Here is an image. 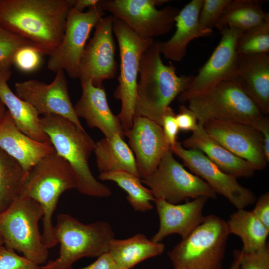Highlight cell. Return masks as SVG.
Instances as JSON below:
<instances>
[{"label": "cell", "mask_w": 269, "mask_h": 269, "mask_svg": "<svg viewBox=\"0 0 269 269\" xmlns=\"http://www.w3.org/2000/svg\"><path fill=\"white\" fill-rule=\"evenodd\" d=\"M231 80L254 101L266 116L269 114V55H238Z\"/></svg>", "instance_id": "21"}, {"label": "cell", "mask_w": 269, "mask_h": 269, "mask_svg": "<svg viewBox=\"0 0 269 269\" xmlns=\"http://www.w3.org/2000/svg\"><path fill=\"white\" fill-rule=\"evenodd\" d=\"M220 32L221 38L219 44L193 77L188 88L178 95L179 103L183 104L192 96L222 81L231 79L238 56L237 42L243 32L234 28H226Z\"/></svg>", "instance_id": "16"}, {"label": "cell", "mask_w": 269, "mask_h": 269, "mask_svg": "<svg viewBox=\"0 0 269 269\" xmlns=\"http://www.w3.org/2000/svg\"><path fill=\"white\" fill-rule=\"evenodd\" d=\"M94 152L100 173L125 171L140 177L135 158L120 135L102 138L95 143Z\"/></svg>", "instance_id": "27"}, {"label": "cell", "mask_w": 269, "mask_h": 269, "mask_svg": "<svg viewBox=\"0 0 269 269\" xmlns=\"http://www.w3.org/2000/svg\"><path fill=\"white\" fill-rule=\"evenodd\" d=\"M105 12L98 5L80 12L72 8L67 17L62 40L49 56L48 68L55 72L65 71L72 78H79L81 60L90 33Z\"/></svg>", "instance_id": "12"}, {"label": "cell", "mask_w": 269, "mask_h": 269, "mask_svg": "<svg viewBox=\"0 0 269 269\" xmlns=\"http://www.w3.org/2000/svg\"><path fill=\"white\" fill-rule=\"evenodd\" d=\"M155 198H162L172 204L205 197L215 199L216 193L203 179L186 170L173 157L170 149L161 159L156 170L141 179Z\"/></svg>", "instance_id": "11"}, {"label": "cell", "mask_w": 269, "mask_h": 269, "mask_svg": "<svg viewBox=\"0 0 269 269\" xmlns=\"http://www.w3.org/2000/svg\"><path fill=\"white\" fill-rule=\"evenodd\" d=\"M76 188V182L69 163L56 152L41 159L26 174L20 196L30 198L42 207L43 244L48 249L58 243L54 234L52 215L61 195Z\"/></svg>", "instance_id": "4"}, {"label": "cell", "mask_w": 269, "mask_h": 269, "mask_svg": "<svg viewBox=\"0 0 269 269\" xmlns=\"http://www.w3.org/2000/svg\"><path fill=\"white\" fill-rule=\"evenodd\" d=\"M0 148L20 164L25 176L41 159L55 152L50 142H39L23 133L7 110L0 123Z\"/></svg>", "instance_id": "23"}, {"label": "cell", "mask_w": 269, "mask_h": 269, "mask_svg": "<svg viewBox=\"0 0 269 269\" xmlns=\"http://www.w3.org/2000/svg\"><path fill=\"white\" fill-rule=\"evenodd\" d=\"M167 0H100L99 5L114 17L124 22L142 38L152 39L168 33L175 24L180 10L168 6L156 7Z\"/></svg>", "instance_id": "10"}, {"label": "cell", "mask_w": 269, "mask_h": 269, "mask_svg": "<svg viewBox=\"0 0 269 269\" xmlns=\"http://www.w3.org/2000/svg\"><path fill=\"white\" fill-rule=\"evenodd\" d=\"M206 132L232 153L251 164L255 170L266 168L263 150V135L248 124L210 120L203 124Z\"/></svg>", "instance_id": "14"}, {"label": "cell", "mask_w": 269, "mask_h": 269, "mask_svg": "<svg viewBox=\"0 0 269 269\" xmlns=\"http://www.w3.org/2000/svg\"><path fill=\"white\" fill-rule=\"evenodd\" d=\"M176 120L179 130L193 132L198 128V122L195 114L184 105L179 107Z\"/></svg>", "instance_id": "39"}, {"label": "cell", "mask_w": 269, "mask_h": 269, "mask_svg": "<svg viewBox=\"0 0 269 269\" xmlns=\"http://www.w3.org/2000/svg\"><path fill=\"white\" fill-rule=\"evenodd\" d=\"M227 223L230 234L241 238L243 252H254L268 243L267 239L269 229L254 216L251 211L237 209L230 216Z\"/></svg>", "instance_id": "29"}, {"label": "cell", "mask_w": 269, "mask_h": 269, "mask_svg": "<svg viewBox=\"0 0 269 269\" xmlns=\"http://www.w3.org/2000/svg\"><path fill=\"white\" fill-rule=\"evenodd\" d=\"M230 234L227 221L213 214L168 253L174 269H222Z\"/></svg>", "instance_id": "7"}, {"label": "cell", "mask_w": 269, "mask_h": 269, "mask_svg": "<svg viewBox=\"0 0 269 269\" xmlns=\"http://www.w3.org/2000/svg\"><path fill=\"white\" fill-rule=\"evenodd\" d=\"M41 127L48 136L56 153L70 165L76 188L82 194L95 197L111 195L110 189L93 175L88 164L95 143L83 127L57 115L40 117Z\"/></svg>", "instance_id": "3"}, {"label": "cell", "mask_w": 269, "mask_h": 269, "mask_svg": "<svg viewBox=\"0 0 269 269\" xmlns=\"http://www.w3.org/2000/svg\"><path fill=\"white\" fill-rule=\"evenodd\" d=\"M203 0H192L181 10L175 19L176 30L166 41H157L159 51L164 57L180 62L185 57L187 47L193 40L212 34V29L202 27L199 22V15Z\"/></svg>", "instance_id": "22"}, {"label": "cell", "mask_w": 269, "mask_h": 269, "mask_svg": "<svg viewBox=\"0 0 269 269\" xmlns=\"http://www.w3.org/2000/svg\"><path fill=\"white\" fill-rule=\"evenodd\" d=\"M113 32L118 43L120 57L118 85L114 96L121 102L117 117L125 132L131 128L135 114L141 58L154 40L140 37L124 22L114 17Z\"/></svg>", "instance_id": "9"}, {"label": "cell", "mask_w": 269, "mask_h": 269, "mask_svg": "<svg viewBox=\"0 0 269 269\" xmlns=\"http://www.w3.org/2000/svg\"><path fill=\"white\" fill-rule=\"evenodd\" d=\"M236 50L238 55L269 53V18L261 24L242 32Z\"/></svg>", "instance_id": "32"}, {"label": "cell", "mask_w": 269, "mask_h": 269, "mask_svg": "<svg viewBox=\"0 0 269 269\" xmlns=\"http://www.w3.org/2000/svg\"><path fill=\"white\" fill-rule=\"evenodd\" d=\"M24 177L20 164L0 148V213L20 196Z\"/></svg>", "instance_id": "31"}, {"label": "cell", "mask_w": 269, "mask_h": 269, "mask_svg": "<svg viewBox=\"0 0 269 269\" xmlns=\"http://www.w3.org/2000/svg\"><path fill=\"white\" fill-rule=\"evenodd\" d=\"M188 107L203 125L207 121H231L249 125L258 131L269 119L234 81H222L191 97Z\"/></svg>", "instance_id": "5"}, {"label": "cell", "mask_w": 269, "mask_h": 269, "mask_svg": "<svg viewBox=\"0 0 269 269\" xmlns=\"http://www.w3.org/2000/svg\"><path fill=\"white\" fill-rule=\"evenodd\" d=\"M7 112L5 105L0 100V123L5 118Z\"/></svg>", "instance_id": "45"}, {"label": "cell", "mask_w": 269, "mask_h": 269, "mask_svg": "<svg viewBox=\"0 0 269 269\" xmlns=\"http://www.w3.org/2000/svg\"><path fill=\"white\" fill-rule=\"evenodd\" d=\"M264 0H231L215 27L219 32L234 28L244 32L269 18L262 8Z\"/></svg>", "instance_id": "28"}, {"label": "cell", "mask_w": 269, "mask_h": 269, "mask_svg": "<svg viewBox=\"0 0 269 269\" xmlns=\"http://www.w3.org/2000/svg\"><path fill=\"white\" fill-rule=\"evenodd\" d=\"M98 177L114 182L124 190L127 201L135 211L145 212L153 209L155 197L151 190L142 185L140 177L125 171L100 173Z\"/></svg>", "instance_id": "30"}, {"label": "cell", "mask_w": 269, "mask_h": 269, "mask_svg": "<svg viewBox=\"0 0 269 269\" xmlns=\"http://www.w3.org/2000/svg\"><path fill=\"white\" fill-rule=\"evenodd\" d=\"M170 150L182 160L192 173L203 179L216 194L224 196L237 209H245L255 202V195L250 189L241 185L235 177L221 170L201 151L186 149L178 141Z\"/></svg>", "instance_id": "13"}, {"label": "cell", "mask_w": 269, "mask_h": 269, "mask_svg": "<svg viewBox=\"0 0 269 269\" xmlns=\"http://www.w3.org/2000/svg\"><path fill=\"white\" fill-rule=\"evenodd\" d=\"M208 198L200 197L185 203L172 204L162 198H155L159 227L152 240L161 241L169 235L177 234L182 239L188 236L204 219L203 209Z\"/></svg>", "instance_id": "19"}, {"label": "cell", "mask_w": 269, "mask_h": 269, "mask_svg": "<svg viewBox=\"0 0 269 269\" xmlns=\"http://www.w3.org/2000/svg\"><path fill=\"white\" fill-rule=\"evenodd\" d=\"M3 245V241L1 236L0 235V247Z\"/></svg>", "instance_id": "46"}, {"label": "cell", "mask_w": 269, "mask_h": 269, "mask_svg": "<svg viewBox=\"0 0 269 269\" xmlns=\"http://www.w3.org/2000/svg\"><path fill=\"white\" fill-rule=\"evenodd\" d=\"M78 269H120L117 264L107 252L97 257L90 265Z\"/></svg>", "instance_id": "41"}, {"label": "cell", "mask_w": 269, "mask_h": 269, "mask_svg": "<svg viewBox=\"0 0 269 269\" xmlns=\"http://www.w3.org/2000/svg\"><path fill=\"white\" fill-rule=\"evenodd\" d=\"M0 269H41L39 265L4 245L0 247Z\"/></svg>", "instance_id": "36"}, {"label": "cell", "mask_w": 269, "mask_h": 269, "mask_svg": "<svg viewBox=\"0 0 269 269\" xmlns=\"http://www.w3.org/2000/svg\"><path fill=\"white\" fill-rule=\"evenodd\" d=\"M10 77L0 73V100L7 107L16 126L23 133L39 142H50L41 127L40 117L36 110L19 98L9 88L7 82Z\"/></svg>", "instance_id": "25"}, {"label": "cell", "mask_w": 269, "mask_h": 269, "mask_svg": "<svg viewBox=\"0 0 269 269\" xmlns=\"http://www.w3.org/2000/svg\"><path fill=\"white\" fill-rule=\"evenodd\" d=\"M43 215L38 202L21 195L0 213V235L3 245L39 265L46 263L49 254L39 229Z\"/></svg>", "instance_id": "8"}, {"label": "cell", "mask_w": 269, "mask_h": 269, "mask_svg": "<svg viewBox=\"0 0 269 269\" xmlns=\"http://www.w3.org/2000/svg\"><path fill=\"white\" fill-rule=\"evenodd\" d=\"M40 53L31 45L19 49L14 55L13 65L22 71L29 72L37 69L41 62Z\"/></svg>", "instance_id": "35"}, {"label": "cell", "mask_w": 269, "mask_h": 269, "mask_svg": "<svg viewBox=\"0 0 269 269\" xmlns=\"http://www.w3.org/2000/svg\"><path fill=\"white\" fill-rule=\"evenodd\" d=\"M124 136L135 153L141 179L151 175L170 149L161 126L144 117L134 116L131 128L124 132Z\"/></svg>", "instance_id": "18"}, {"label": "cell", "mask_w": 269, "mask_h": 269, "mask_svg": "<svg viewBox=\"0 0 269 269\" xmlns=\"http://www.w3.org/2000/svg\"><path fill=\"white\" fill-rule=\"evenodd\" d=\"M139 74L134 116L147 118L161 126L170 104L188 88L194 76H179L172 62L164 64L157 41L143 54Z\"/></svg>", "instance_id": "2"}, {"label": "cell", "mask_w": 269, "mask_h": 269, "mask_svg": "<svg viewBox=\"0 0 269 269\" xmlns=\"http://www.w3.org/2000/svg\"><path fill=\"white\" fill-rule=\"evenodd\" d=\"M27 45L31 44L0 25V73L11 76L15 54L21 47Z\"/></svg>", "instance_id": "33"}, {"label": "cell", "mask_w": 269, "mask_h": 269, "mask_svg": "<svg viewBox=\"0 0 269 269\" xmlns=\"http://www.w3.org/2000/svg\"><path fill=\"white\" fill-rule=\"evenodd\" d=\"M164 249L162 243L138 233L125 239H113L108 252L120 269H131L144 260L161 255Z\"/></svg>", "instance_id": "26"}, {"label": "cell", "mask_w": 269, "mask_h": 269, "mask_svg": "<svg viewBox=\"0 0 269 269\" xmlns=\"http://www.w3.org/2000/svg\"><path fill=\"white\" fill-rule=\"evenodd\" d=\"M54 234L60 244L59 257L41 267V269H70L82 258L98 257L108 252L115 236L112 227L106 221L86 224L63 213L57 216Z\"/></svg>", "instance_id": "6"}, {"label": "cell", "mask_w": 269, "mask_h": 269, "mask_svg": "<svg viewBox=\"0 0 269 269\" xmlns=\"http://www.w3.org/2000/svg\"><path fill=\"white\" fill-rule=\"evenodd\" d=\"M73 0H0V25L49 56L60 45Z\"/></svg>", "instance_id": "1"}, {"label": "cell", "mask_w": 269, "mask_h": 269, "mask_svg": "<svg viewBox=\"0 0 269 269\" xmlns=\"http://www.w3.org/2000/svg\"><path fill=\"white\" fill-rule=\"evenodd\" d=\"M161 127L170 148L177 142V135L179 130L176 120V114L174 110L169 107L162 119Z\"/></svg>", "instance_id": "38"}, {"label": "cell", "mask_w": 269, "mask_h": 269, "mask_svg": "<svg viewBox=\"0 0 269 269\" xmlns=\"http://www.w3.org/2000/svg\"><path fill=\"white\" fill-rule=\"evenodd\" d=\"M182 145L187 149L202 152L210 161L225 173L238 177H249L256 171L246 160L235 155L213 139L198 123L197 129Z\"/></svg>", "instance_id": "24"}, {"label": "cell", "mask_w": 269, "mask_h": 269, "mask_svg": "<svg viewBox=\"0 0 269 269\" xmlns=\"http://www.w3.org/2000/svg\"><path fill=\"white\" fill-rule=\"evenodd\" d=\"M231 0H203L199 15L200 25L207 29L215 27Z\"/></svg>", "instance_id": "34"}, {"label": "cell", "mask_w": 269, "mask_h": 269, "mask_svg": "<svg viewBox=\"0 0 269 269\" xmlns=\"http://www.w3.org/2000/svg\"><path fill=\"white\" fill-rule=\"evenodd\" d=\"M100 0H73V7L75 10L83 12L86 8H91L99 5Z\"/></svg>", "instance_id": "42"}, {"label": "cell", "mask_w": 269, "mask_h": 269, "mask_svg": "<svg viewBox=\"0 0 269 269\" xmlns=\"http://www.w3.org/2000/svg\"><path fill=\"white\" fill-rule=\"evenodd\" d=\"M113 19L111 15L103 17L98 22L81 60L79 79L90 80L96 86H103L104 81L113 79L117 73Z\"/></svg>", "instance_id": "17"}, {"label": "cell", "mask_w": 269, "mask_h": 269, "mask_svg": "<svg viewBox=\"0 0 269 269\" xmlns=\"http://www.w3.org/2000/svg\"><path fill=\"white\" fill-rule=\"evenodd\" d=\"M80 80L82 94L74 106L77 117L84 118L89 127L99 129L105 137L117 134L124 138V132L109 107L103 86H94L90 80Z\"/></svg>", "instance_id": "20"}, {"label": "cell", "mask_w": 269, "mask_h": 269, "mask_svg": "<svg viewBox=\"0 0 269 269\" xmlns=\"http://www.w3.org/2000/svg\"><path fill=\"white\" fill-rule=\"evenodd\" d=\"M56 73L54 79L49 84L35 79L16 82V95L30 104L39 115H59L83 127L70 99L64 71Z\"/></svg>", "instance_id": "15"}, {"label": "cell", "mask_w": 269, "mask_h": 269, "mask_svg": "<svg viewBox=\"0 0 269 269\" xmlns=\"http://www.w3.org/2000/svg\"><path fill=\"white\" fill-rule=\"evenodd\" d=\"M259 131L263 135V150L267 162H269V123L262 127Z\"/></svg>", "instance_id": "43"}, {"label": "cell", "mask_w": 269, "mask_h": 269, "mask_svg": "<svg viewBox=\"0 0 269 269\" xmlns=\"http://www.w3.org/2000/svg\"><path fill=\"white\" fill-rule=\"evenodd\" d=\"M240 250L234 251V260L229 269H239Z\"/></svg>", "instance_id": "44"}, {"label": "cell", "mask_w": 269, "mask_h": 269, "mask_svg": "<svg viewBox=\"0 0 269 269\" xmlns=\"http://www.w3.org/2000/svg\"><path fill=\"white\" fill-rule=\"evenodd\" d=\"M255 203V207L251 212L269 229V193L267 192L262 194Z\"/></svg>", "instance_id": "40"}, {"label": "cell", "mask_w": 269, "mask_h": 269, "mask_svg": "<svg viewBox=\"0 0 269 269\" xmlns=\"http://www.w3.org/2000/svg\"><path fill=\"white\" fill-rule=\"evenodd\" d=\"M239 269H269V246L250 253L240 250Z\"/></svg>", "instance_id": "37"}]
</instances>
